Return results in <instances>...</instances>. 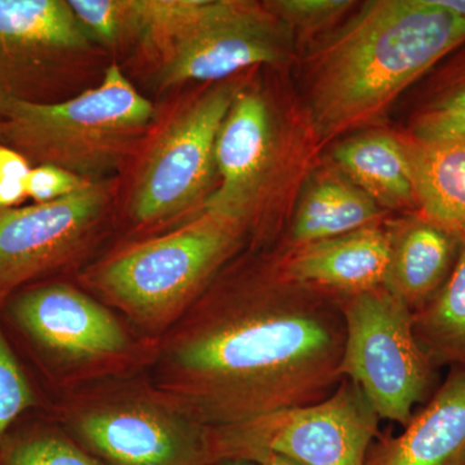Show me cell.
Masks as SVG:
<instances>
[{
  "instance_id": "6da1fadb",
  "label": "cell",
  "mask_w": 465,
  "mask_h": 465,
  "mask_svg": "<svg viewBox=\"0 0 465 465\" xmlns=\"http://www.w3.org/2000/svg\"><path fill=\"white\" fill-rule=\"evenodd\" d=\"M338 296L226 266L158 341L150 381L211 427L329 399L342 381Z\"/></svg>"
},
{
  "instance_id": "7a4b0ae2",
  "label": "cell",
  "mask_w": 465,
  "mask_h": 465,
  "mask_svg": "<svg viewBox=\"0 0 465 465\" xmlns=\"http://www.w3.org/2000/svg\"><path fill=\"white\" fill-rule=\"evenodd\" d=\"M465 43V20L434 0L367 2L323 45L311 90L321 136L371 124Z\"/></svg>"
},
{
  "instance_id": "3957f363",
  "label": "cell",
  "mask_w": 465,
  "mask_h": 465,
  "mask_svg": "<svg viewBox=\"0 0 465 465\" xmlns=\"http://www.w3.org/2000/svg\"><path fill=\"white\" fill-rule=\"evenodd\" d=\"M0 322L45 407L94 382L148 371L158 341L65 278L29 284L0 304Z\"/></svg>"
},
{
  "instance_id": "277c9868",
  "label": "cell",
  "mask_w": 465,
  "mask_h": 465,
  "mask_svg": "<svg viewBox=\"0 0 465 465\" xmlns=\"http://www.w3.org/2000/svg\"><path fill=\"white\" fill-rule=\"evenodd\" d=\"M246 223L201 210L173 231L118 247L75 282L150 341H159L237 255Z\"/></svg>"
},
{
  "instance_id": "5b68a950",
  "label": "cell",
  "mask_w": 465,
  "mask_h": 465,
  "mask_svg": "<svg viewBox=\"0 0 465 465\" xmlns=\"http://www.w3.org/2000/svg\"><path fill=\"white\" fill-rule=\"evenodd\" d=\"M43 411L103 465H215L207 425L148 372L108 379L45 401Z\"/></svg>"
},
{
  "instance_id": "8992f818",
  "label": "cell",
  "mask_w": 465,
  "mask_h": 465,
  "mask_svg": "<svg viewBox=\"0 0 465 465\" xmlns=\"http://www.w3.org/2000/svg\"><path fill=\"white\" fill-rule=\"evenodd\" d=\"M154 118V105L112 61L99 84L72 99L5 105L2 143L32 167L50 164L105 182L140 149Z\"/></svg>"
},
{
  "instance_id": "52a82bcc",
  "label": "cell",
  "mask_w": 465,
  "mask_h": 465,
  "mask_svg": "<svg viewBox=\"0 0 465 465\" xmlns=\"http://www.w3.org/2000/svg\"><path fill=\"white\" fill-rule=\"evenodd\" d=\"M67 0H0V112L54 104L99 84L109 64Z\"/></svg>"
},
{
  "instance_id": "ba28073f",
  "label": "cell",
  "mask_w": 465,
  "mask_h": 465,
  "mask_svg": "<svg viewBox=\"0 0 465 465\" xmlns=\"http://www.w3.org/2000/svg\"><path fill=\"white\" fill-rule=\"evenodd\" d=\"M240 88L217 82L174 110L153 134L127 198V215L139 232H153L201 211L216 179L217 134Z\"/></svg>"
},
{
  "instance_id": "9c48e42d",
  "label": "cell",
  "mask_w": 465,
  "mask_h": 465,
  "mask_svg": "<svg viewBox=\"0 0 465 465\" xmlns=\"http://www.w3.org/2000/svg\"><path fill=\"white\" fill-rule=\"evenodd\" d=\"M336 296L347 332L342 381L358 385L381 420L406 427L427 399L434 372L412 331V312L385 286Z\"/></svg>"
},
{
  "instance_id": "30bf717a",
  "label": "cell",
  "mask_w": 465,
  "mask_h": 465,
  "mask_svg": "<svg viewBox=\"0 0 465 465\" xmlns=\"http://www.w3.org/2000/svg\"><path fill=\"white\" fill-rule=\"evenodd\" d=\"M379 423L362 391L344 379L329 399L314 405L215 427L217 460L278 455L299 465H365L381 433Z\"/></svg>"
},
{
  "instance_id": "8fae6325",
  "label": "cell",
  "mask_w": 465,
  "mask_h": 465,
  "mask_svg": "<svg viewBox=\"0 0 465 465\" xmlns=\"http://www.w3.org/2000/svg\"><path fill=\"white\" fill-rule=\"evenodd\" d=\"M113 195L114 183L105 180L61 200L0 211V304L82 264L103 240Z\"/></svg>"
},
{
  "instance_id": "7c38bea8",
  "label": "cell",
  "mask_w": 465,
  "mask_h": 465,
  "mask_svg": "<svg viewBox=\"0 0 465 465\" xmlns=\"http://www.w3.org/2000/svg\"><path fill=\"white\" fill-rule=\"evenodd\" d=\"M292 50V29L265 5L241 0H201L159 54L161 90L191 82H223L262 64H281Z\"/></svg>"
},
{
  "instance_id": "4fadbf2b",
  "label": "cell",
  "mask_w": 465,
  "mask_h": 465,
  "mask_svg": "<svg viewBox=\"0 0 465 465\" xmlns=\"http://www.w3.org/2000/svg\"><path fill=\"white\" fill-rule=\"evenodd\" d=\"M273 154V127L259 92L240 88L215 146L217 183L201 210L249 223Z\"/></svg>"
},
{
  "instance_id": "5bb4252c",
  "label": "cell",
  "mask_w": 465,
  "mask_h": 465,
  "mask_svg": "<svg viewBox=\"0 0 465 465\" xmlns=\"http://www.w3.org/2000/svg\"><path fill=\"white\" fill-rule=\"evenodd\" d=\"M393 232L365 226L341 237L293 247L280 262L284 277L307 286L351 295L384 286Z\"/></svg>"
},
{
  "instance_id": "9a60e30c",
  "label": "cell",
  "mask_w": 465,
  "mask_h": 465,
  "mask_svg": "<svg viewBox=\"0 0 465 465\" xmlns=\"http://www.w3.org/2000/svg\"><path fill=\"white\" fill-rule=\"evenodd\" d=\"M365 465H465V369L452 370L402 432L379 434Z\"/></svg>"
},
{
  "instance_id": "2e32d148",
  "label": "cell",
  "mask_w": 465,
  "mask_h": 465,
  "mask_svg": "<svg viewBox=\"0 0 465 465\" xmlns=\"http://www.w3.org/2000/svg\"><path fill=\"white\" fill-rule=\"evenodd\" d=\"M461 246L454 235L423 216L411 220L393 234L384 286L414 313L446 282Z\"/></svg>"
},
{
  "instance_id": "e0dca14e",
  "label": "cell",
  "mask_w": 465,
  "mask_h": 465,
  "mask_svg": "<svg viewBox=\"0 0 465 465\" xmlns=\"http://www.w3.org/2000/svg\"><path fill=\"white\" fill-rule=\"evenodd\" d=\"M424 219L465 243V137L405 143Z\"/></svg>"
},
{
  "instance_id": "ac0fdd59",
  "label": "cell",
  "mask_w": 465,
  "mask_h": 465,
  "mask_svg": "<svg viewBox=\"0 0 465 465\" xmlns=\"http://www.w3.org/2000/svg\"><path fill=\"white\" fill-rule=\"evenodd\" d=\"M333 157L379 207L418 206L405 143L390 134H361L341 143Z\"/></svg>"
},
{
  "instance_id": "d6986e66",
  "label": "cell",
  "mask_w": 465,
  "mask_h": 465,
  "mask_svg": "<svg viewBox=\"0 0 465 465\" xmlns=\"http://www.w3.org/2000/svg\"><path fill=\"white\" fill-rule=\"evenodd\" d=\"M381 207L354 183L327 179L316 183L300 204L291 240L293 247L341 237L374 225Z\"/></svg>"
},
{
  "instance_id": "ffe728a7",
  "label": "cell",
  "mask_w": 465,
  "mask_h": 465,
  "mask_svg": "<svg viewBox=\"0 0 465 465\" xmlns=\"http://www.w3.org/2000/svg\"><path fill=\"white\" fill-rule=\"evenodd\" d=\"M412 331L434 367L465 369V243L439 292L412 313Z\"/></svg>"
},
{
  "instance_id": "44dd1931",
  "label": "cell",
  "mask_w": 465,
  "mask_h": 465,
  "mask_svg": "<svg viewBox=\"0 0 465 465\" xmlns=\"http://www.w3.org/2000/svg\"><path fill=\"white\" fill-rule=\"evenodd\" d=\"M0 465H103L43 410L27 412L0 440Z\"/></svg>"
},
{
  "instance_id": "7402d4cb",
  "label": "cell",
  "mask_w": 465,
  "mask_h": 465,
  "mask_svg": "<svg viewBox=\"0 0 465 465\" xmlns=\"http://www.w3.org/2000/svg\"><path fill=\"white\" fill-rule=\"evenodd\" d=\"M76 20L101 50L136 47L137 21L134 0H67Z\"/></svg>"
},
{
  "instance_id": "603a6c76",
  "label": "cell",
  "mask_w": 465,
  "mask_h": 465,
  "mask_svg": "<svg viewBox=\"0 0 465 465\" xmlns=\"http://www.w3.org/2000/svg\"><path fill=\"white\" fill-rule=\"evenodd\" d=\"M43 410V401L0 322V440L18 419Z\"/></svg>"
},
{
  "instance_id": "cb8c5ba5",
  "label": "cell",
  "mask_w": 465,
  "mask_h": 465,
  "mask_svg": "<svg viewBox=\"0 0 465 465\" xmlns=\"http://www.w3.org/2000/svg\"><path fill=\"white\" fill-rule=\"evenodd\" d=\"M457 137H465V72L428 104L414 125V140L419 142Z\"/></svg>"
},
{
  "instance_id": "d4e9b609",
  "label": "cell",
  "mask_w": 465,
  "mask_h": 465,
  "mask_svg": "<svg viewBox=\"0 0 465 465\" xmlns=\"http://www.w3.org/2000/svg\"><path fill=\"white\" fill-rule=\"evenodd\" d=\"M354 3L349 0H274L264 5L291 29H314L344 15Z\"/></svg>"
},
{
  "instance_id": "484cf974",
  "label": "cell",
  "mask_w": 465,
  "mask_h": 465,
  "mask_svg": "<svg viewBox=\"0 0 465 465\" xmlns=\"http://www.w3.org/2000/svg\"><path fill=\"white\" fill-rule=\"evenodd\" d=\"M91 183L56 166L33 167L26 179L27 198L34 203H48L65 198Z\"/></svg>"
},
{
  "instance_id": "4316f807",
  "label": "cell",
  "mask_w": 465,
  "mask_h": 465,
  "mask_svg": "<svg viewBox=\"0 0 465 465\" xmlns=\"http://www.w3.org/2000/svg\"><path fill=\"white\" fill-rule=\"evenodd\" d=\"M32 168V164L20 153L0 143V179L26 183Z\"/></svg>"
},
{
  "instance_id": "83f0119b",
  "label": "cell",
  "mask_w": 465,
  "mask_h": 465,
  "mask_svg": "<svg viewBox=\"0 0 465 465\" xmlns=\"http://www.w3.org/2000/svg\"><path fill=\"white\" fill-rule=\"evenodd\" d=\"M437 5L465 20V0H434Z\"/></svg>"
},
{
  "instance_id": "f1b7e54d",
  "label": "cell",
  "mask_w": 465,
  "mask_h": 465,
  "mask_svg": "<svg viewBox=\"0 0 465 465\" xmlns=\"http://www.w3.org/2000/svg\"><path fill=\"white\" fill-rule=\"evenodd\" d=\"M258 463L265 465H299L289 460V459L278 457V455H266V457L259 459Z\"/></svg>"
},
{
  "instance_id": "f546056e",
  "label": "cell",
  "mask_w": 465,
  "mask_h": 465,
  "mask_svg": "<svg viewBox=\"0 0 465 465\" xmlns=\"http://www.w3.org/2000/svg\"><path fill=\"white\" fill-rule=\"evenodd\" d=\"M215 465H265L252 460H223Z\"/></svg>"
},
{
  "instance_id": "4dcf8cb0",
  "label": "cell",
  "mask_w": 465,
  "mask_h": 465,
  "mask_svg": "<svg viewBox=\"0 0 465 465\" xmlns=\"http://www.w3.org/2000/svg\"><path fill=\"white\" fill-rule=\"evenodd\" d=\"M3 142V122L0 121V143Z\"/></svg>"
}]
</instances>
